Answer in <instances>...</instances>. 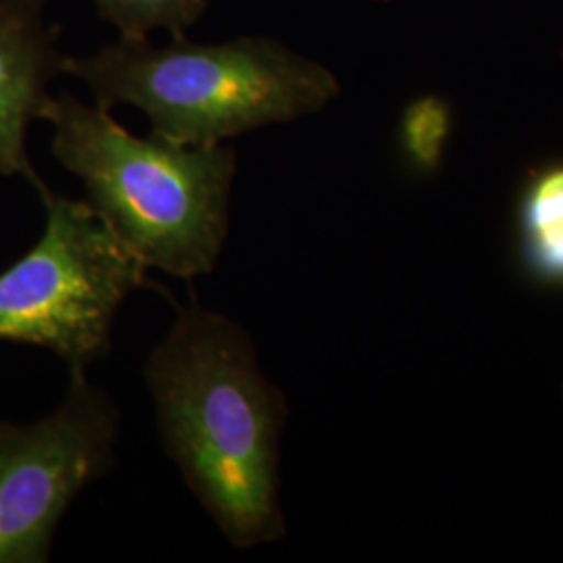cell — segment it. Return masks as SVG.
Returning <instances> with one entry per match:
<instances>
[{
    "instance_id": "1",
    "label": "cell",
    "mask_w": 563,
    "mask_h": 563,
    "mask_svg": "<svg viewBox=\"0 0 563 563\" xmlns=\"http://www.w3.org/2000/svg\"><path fill=\"white\" fill-rule=\"evenodd\" d=\"M144 383L165 453L223 537L239 549L282 539L288 407L246 330L199 302L181 307L144 363Z\"/></svg>"
},
{
    "instance_id": "2",
    "label": "cell",
    "mask_w": 563,
    "mask_h": 563,
    "mask_svg": "<svg viewBox=\"0 0 563 563\" xmlns=\"http://www.w3.org/2000/svg\"><path fill=\"white\" fill-rule=\"evenodd\" d=\"M41 120L53 125V157L148 269L180 280L213 272L230 230L234 146L142 139L71 95L51 97Z\"/></svg>"
},
{
    "instance_id": "3",
    "label": "cell",
    "mask_w": 563,
    "mask_h": 563,
    "mask_svg": "<svg viewBox=\"0 0 563 563\" xmlns=\"http://www.w3.org/2000/svg\"><path fill=\"white\" fill-rule=\"evenodd\" d=\"M63 74L84 81L104 109H141L153 134L180 144H223L301 120L341 92L328 67L263 36L222 44L176 36L162 46L120 38L95 55L67 57Z\"/></svg>"
},
{
    "instance_id": "4",
    "label": "cell",
    "mask_w": 563,
    "mask_h": 563,
    "mask_svg": "<svg viewBox=\"0 0 563 563\" xmlns=\"http://www.w3.org/2000/svg\"><path fill=\"white\" fill-rule=\"evenodd\" d=\"M38 190L46 222L36 246L0 274V341L48 349L69 367L111 351L123 301L144 286L148 267L88 201Z\"/></svg>"
},
{
    "instance_id": "5",
    "label": "cell",
    "mask_w": 563,
    "mask_h": 563,
    "mask_svg": "<svg viewBox=\"0 0 563 563\" xmlns=\"http://www.w3.org/2000/svg\"><path fill=\"white\" fill-rule=\"evenodd\" d=\"M120 411L86 367H69L59 407L38 422L0 423V563L48 562L63 514L115 460Z\"/></svg>"
},
{
    "instance_id": "6",
    "label": "cell",
    "mask_w": 563,
    "mask_h": 563,
    "mask_svg": "<svg viewBox=\"0 0 563 563\" xmlns=\"http://www.w3.org/2000/svg\"><path fill=\"white\" fill-rule=\"evenodd\" d=\"M46 0H0V176L41 180L27 155V128L41 120L63 74L59 25L44 20Z\"/></svg>"
},
{
    "instance_id": "7",
    "label": "cell",
    "mask_w": 563,
    "mask_h": 563,
    "mask_svg": "<svg viewBox=\"0 0 563 563\" xmlns=\"http://www.w3.org/2000/svg\"><path fill=\"white\" fill-rule=\"evenodd\" d=\"M213 0H95L102 20L118 27L121 38H148L153 30L186 36Z\"/></svg>"
},
{
    "instance_id": "8",
    "label": "cell",
    "mask_w": 563,
    "mask_h": 563,
    "mask_svg": "<svg viewBox=\"0 0 563 563\" xmlns=\"http://www.w3.org/2000/svg\"><path fill=\"white\" fill-rule=\"evenodd\" d=\"M451 107L439 97H423L411 102L402 115L401 142L405 157L413 169L432 174L443 163L451 139Z\"/></svg>"
},
{
    "instance_id": "9",
    "label": "cell",
    "mask_w": 563,
    "mask_h": 563,
    "mask_svg": "<svg viewBox=\"0 0 563 563\" xmlns=\"http://www.w3.org/2000/svg\"><path fill=\"white\" fill-rule=\"evenodd\" d=\"M563 222V163L532 176L520 202V232Z\"/></svg>"
},
{
    "instance_id": "10",
    "label": "cell",
    "mask_w": 563,
    "mask_h": 563,
    "mask_svg": "<svg viewBox=\"0 0 563 563\" xmlns=\"http://www.w3.org/2000/svg\"><path fill=\"white\" fill-rule=\"evenodd\" d=\"M523 269L544 286H563V222L520 232Z\"/></svg>"
}]
</instances>
